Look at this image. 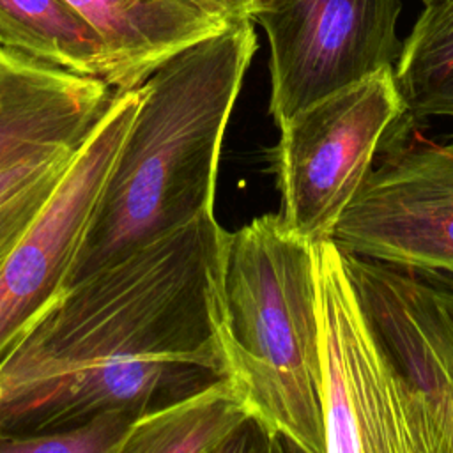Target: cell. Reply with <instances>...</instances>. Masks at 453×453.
<instances>
[{"label":"cell","instance_id":"obj_12","mask_svg":"<svg viewBox=\"0 0 453 453\" xmlns=\"http://www.w3.org/2000/svg\"><path fill=\"white\" fill-rule=\"evenodd\" d=\"M0 46L108 83L99 34L65 0H0Z\"/></svg>","mask_w":453,"mask_h":453},{"label":"cell","instance_id":"obj_7","mask_svg":"<svg viewBox=\"0 0 453 453\" xmlns=\"http://www.w3.org/2000/svg\"><path fill=\"white\" fill-rule=\"evenodd\" d=\"M402 0H264L269 113L280 126L313 103L393 67Z\"/></svg>","mask_w":453,"mask_h":453},{"label":"cell","instance_id":"obj_4","mask_svg":"<svg viewBox=\"0 0 453 453\" xmlns=\"http://www.w3.org/2000/svg\"><path fill=\"white\" fill-rule=\"evenodd\" d=\"M403 117L395 71L386 67L280 124L273 161L283 223L311 246L333 239Z\"/></svg>","mask_w":453,"mask_h":453},{"label":"cell","instance_id":"obj_14","mask_svg":"<svg viewBox=\"0 0 453 453\" xmlns=\"http://www.w3.org/2000/svg\"><path fill=\"white\" fill-rule=\"evenodd\" d=\"M78 150L58 147L0 172V264L55 193Z\"/></svg>","mask_w":453,"mask_h":453},{"label":"cell","instance_id":"obj_2","mask_svg":"<svg viewBox=\"0 0 453 453\" xmlns=\"http://www.w3.org/2000/svg\"><path fill=\"white\" fill-rule=\"evenodd\" d=\"M257 46L255 21H235L170 57L140 85V106L67 285L214 211L223 136Z\"/></svg>","mask_w":453,"mask_h":453},{"label":"cell","instance_id":"obj_17","mask_svg":"<svg viewBox=\"0 0 453 453\" xmlns=\"http://www.w3.org/2000/svg\"><path fill=\"white\" fill-rule=\"evenodd\" d=\"M423 5H430V4H435V2H439V0H419Z\"/></svg>","mask_w":453,"mask_h":453},{"label":"cell","instance_id":"obj_15","mask_svg":"<svg viewBox=\"0 0 453 453\" xmlns=\"http://www.w3.org/2000/svg\"><path fill=\"white\" fill-rule=\"evenodd\" d=\"M136 419L129 411H108L64 428L0 435V453H120Z\"/></svg>","mask_w":453,"mask_h":453},{"label":"cell","instance_id":"obj_9","mask_svg":"<svg viewBox=\"0 0 453 453\" xmlns=\"http://www.w3.org/2000/svg\"><path fill=\"white\" fill-rule=\"evenodd\" d=\"M326 453H412L393 382L333 239L313 244Z\"/></svg>","mask_w":453,"mask_h":453},{"label":"cell","instance_id":"obj_10","mask_svg":"<svg viewBox=\"0 0 453 453\" xmlns=\"http://www.w3.org/2000/svg\"><path fill=\"white\" fill-rule=\"evenodd\" d=\"M103 39L115 90L140 87L165 60L226 25L188 0H65Z\"/></svg>","mask_w":453,"mask_h":453},{"label":"cell","instance_id":"obj_1","mask_svg":"<svg viewBox=\"0 0 453 453\" xmlns=\"http://www.w3.org/2000/svg\"><path fill=\"white\" fill-rule=\"evenodd\" d=\"M226 232L214 212L67 285L0 363V403L103 365L177 359L232 377Z\"/></svg>","mask_w":453,"mask_h":453},{"label":"cell","instance_id":"obj_6","mask_svg":"<svg viewBox=\"0 0 453 453\" xmlns=\"http://www.w3.org/2000/svg\"><path fill=\"white\" fill-rule=\"evenodd\" d=\"M388 142L333 241L343 253L453 288V134L396 138L395 129Z\"/></svg>","mask_w":453,"mask_h":453},{"label":"cell","instance_id":"obj_11","mask_svg":"<svg viewBox=\"0 0 453 453\" xmlns=\"http://www.w3.org/2000/svg\"><path fill=\"white\" fill-rule=\"evenodd\" d=\"M283 444L251 414L232 377L140 416L120 453L281 451Z\"/></svg>","mask_w":453,"mask_h":453},{"label":"cell","instance_id":"obj_3","mask_svg":"<svg viewBox=\"0 0 453 453\" xmlns=\"http://www.w3.org/2000/svg\"><path fill=\"white\" fill-rule=\"evenodd\" d=\"M232 380L283 444L326 453L313 246L278 214L230 232L225 260Z\"/></svg>","mask_w":453,"mask_h":453},{"label":"cell","instance_id":"obj_13","mask_svg":"<svg viewBox=\"0 0 453 453\" xmlns=\"http://www.w3.org/2000/svg\"><path fill=\"white\" fill-rule=\"evenodd\" d=\"M393 71L405 120L453 119V0L423 7Z\"/></svg>","mask_w":453,"mask_h":453},{"label":"cell","instance_id":"obj_5","mask_svg":"<svg viewBox=\"0 0 453 453\" xmlns=\"http://www.w3.org/2000/svg\"><path fill=\"white\" fill-rule=\"evenodd\" d=\"M342 255L400 402L412 453H453V288Z\"/></svg>","mask_w":453,"mask_h":453},{"label":"cell","instance_id":"obj_16","mask_svg":"<svg viewBox=\"0 0 453 453\" xmlns=\"http://www.w3.org/2000/svg\"><path fill=\"white\" fill-rule=\"evenodd\" d=\"M207 16L230 25L242 19H253L264 0H188Z\"/></svg>","mask_w":453,"mask_h":453},{"label":"cell","instance_id":"obj_8","mask_svg":"<svg viewBox=\"0 0 453 453\" xmlns=\"http://www.w3.org/2000/svg\"><path fill=\"white\" fill-rule=\"evenodd\" d=\"M142 101V88L115 99L73 159L25 235L0 264V363L67 287L101 191Z\"/></svg>","mask_w":453,"mask_h":453}]
</instances>
